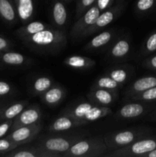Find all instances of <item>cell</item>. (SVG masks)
Returning <instances> with one entry per match:
<instances>
[{"instance_id": "obj_1", "label": "cell", "mask_w": 156, "mask_h": 157, "mask_svg": "<svg viewBox=\"0 0 156 157\" xmlns=\"http://www.w3.org/2000/svg\"><path fill=\"white\" fill-rule=\"evenodd\" d=\"M23 43L31 50L41 53H57L67 44V35L64 29L50 27L25 39Z\"/></svg>"}, {"instance_id": "obj_2", "label": "cell", "mask_w": 156, "mask_h": 157, "mask_svg": "<svg viewBox=\"0 0 156 157\" xmlns=\"http://www.w3.org/2000/svg\"><path fill=\"white\" fill-rule=\"evenodd\" d=\"M88 134L87 130L68 132L66 134L38 135L36 138L37 145L53 153L62 154L67 151L75 143ZM62 157V156H61Z\"/></svg>"}, {"instance_id": "obj_3", "label": "cell", "mask_w": 156, "mask_h": 157, "mask_svg": "<svg viewBox=\"0 0 156 157\" xmlns=\"http://www.w3.org/2000/svg\"><path fill=\"white\" fill-rule=\"evenodd\" d=\"M109 152L104 140V136L82 138L75 143L67 151L61 154L62 157H102Z\"/></svg>"}, {"instance_id": "obj_4", "label": "cell", "mask_w": 156, "mask_h": 157, "mask_svg": "<svg viewBox=\"0 0 156 157\" xmlns=\"http://www.w3.org/2000/svg\"><path fill=\"white\" fill-rule=\"evenodd\" d=\"M62 113L89 124L110 116L113 114V110L110 107L99 106L90 101H84L66 107L63 110Z\"/></svg>"}, {"instance_id": "obj_5", "label": "cell", "mask_w": 156, "mask_h": 157, "mask_svg": "<svg viewBox=\"0 0 156 157\" xmlns=\"http://www.w3.org/2000/svg\"><path fill=\"white\" fill-rule=\"evenodd\" d=\"M150 133L151 129L148 127H136L111 132L103 136L109 151H110L130 145L142 138L148 136Z\"/></svg>"}, {"instance_id": "obj_6", "label": "cell", "mask_w": 156, "mask_h": 157, "mask_svg": "<svg viewBox=\"0 0 156 157\" xmlns=\"http://www.w3.org/2000/svg\"><path fill=\"white\" fill-rule=\"evenodd\" d=\"M155 149L156 136H145L130 145L110 150L104 157H143L145 154Z\"/></svg>"}, {"instance_id": "obj_7", "label": "cell", "mask_w": 156, "mask_h": 157, "mask_svg": "<svg viewBox=\"0 0 156 157\" xmlns=\"http://www.w3.org/2000/svg\"><path fill=\"white\" fill-rule=\"evenodd\" d=\"M125 8V2L115 3L110 8L100 12L98 18H96L94 24L89 29H87L83 35V38H86L90 35L102 31L112 22L117 19L124 12Z\"/></svg>"}, {"instance_id": "obj_8", "label": "cell", "mask_w": 156, "mask_h": 157, "mask_svg": "<svg viewBox=\"0 0 156 157\" xmlns=\"http://www.w3.org/2000/svg\"><path fill=\"white\" fill-rule=\"evenodd\" d=\"M132 54L131 40L127 36H119L107 48L106 61L119 64L127 61Z\"/></svg>"}, {"instance_id": "obj_9", "label": "cell", "mask_w": 156, "mask_h": 157, "mask_svg": "<svg viewBox=\"0 0 156 157\" xmlns=\"http://www.w3.org/2000/svg\"><path fill=\"white\" fill-rule=\"evenodd\" d=\"M121 107L114 117L117 120H132L136 119L146 114L148 112L154 109V106L150 102L132 101Z\"/></svg>"}, {"instance_id": "obj_10", "label": "cell", "mask_w": 156, "mask_h": 157, "mask_svg": "<svg viewBox=\"0 0 156 157\" xmlns=\"http://www.w3.org/2000/svg\"><path fill=\"white\" fill-rule=\"evenodd\" d=\"M100 12L97 6L94 4L85 13L77 18V21L74 23L70 32L72 39L79 40L82 38L84 32L94 24Z\"/></svg>"}, {"instance_id": "obj_11", "label": "cell", "mask_w": 156, "mask_h": 157, "mask_svg": "<svg viewBox=\"0 0 156 157\" xmlns=\"http://www.w3.org/2000/svg\"><path fill=\"white\" fill-rule=\"evenodd\" d=\"M42 129L43 124L41 122L33 125L23 126L12 130L6 138L21 145H24L35 140Z\"/></svg>"}, {"instance_id": "obj_12", "label": "cell", "mask_w": 156, "mask_h": 157, "mask_svg": "<svg viewBox=\"0 0 156 157\" xmlns=\"http://www.w3.org/2000/svg\"><path fill=\"white\" fill-rule=\"evenodd\" d=\"M42 112L41 107L38 104H28L12 122L11 130H14L16 128L23 126H29L41 122Z\"/></svg>"}, {"instance_id": "obj_13", "label": "cell", "mask_w": 156, "mask_h": 157, "mask_svg": "<svg viewBox=\"0 0 156 157\" xmlns=\"http://www.w3.org/2000/svg\"><path fill=\"white\" fill-rule=\"evenodd\" d=\"M30 144L20 146L12 151L8 152L6 156L9 157H61V154L45 150L36 144Z\"/></svg>"}, {"instance_id": "obj_14", "label": "cell", "mask_w": 156, "mask_h": 157, "mask_svg": "<svg viewBox=\"0 0 156 157\" xmlns=\"http://www.w3.org/2000/svg\"><path fill=\"white\" fill-rule=\"evenodd\" d=\"M117 37V31L115 29L103 30L90 39V41H89L84 47V50L87 52L102 50L106 48H108Z\"/></svg>"}, {"instance_id": "obj_15", "label": "cell", "mask_w": 156, "mask_h": 157, "mask_svg": "<svg viewBox=\"0 0 156 157\" xmlns=\"http://www.w3.org/2000/svg\"><path fill=\"white\" fill-rule=\"evenodd\" d=\"M87 123L78 120L76 118L70 117L67 114H63L54 120L48 126V130L50 133H63L69 131L75 128H78L82 126L87 125Z\"/></svg>"}, {"instance_id": "obj_16", "label": "cell", "mask_w": 156, "mask_h": 157, "mask_svg": "<svg viewBox=\"0 0 156 157\" xmlns=\"http://www.w3.org/2000/svg\"><path fill=\"white\" fill-rule=\"evenodd\" d=\"M118 98V92L99 87H91L87 94L89 101L99 106L110 107L116 102Z\"/></svg>"}, {"instance_id": "obj_17", "label": "cell", "mask_w": 156, "mask_h": 157, "mask_svg": "<svg viewBox=\"0 0 156 157\" xmlns=\"http://www.w3.org/2000/svg\"><path fill=\"white\" fill-rule=\"evenodd\" d=\"M50 18L54 27L64 29L67 23L68 13L64 0H50Z\"/></svg>"}, {"instance_id": "obj_18", "label": "cell", "mask_w": 156, "mask_h": 157, "mask_svg": "<svg viewBox=\"0 0 156 157\" xmlns=\"http://www.w3.org/2000/svg\"><path fill=\"white\" fill-rule=\"evenodd\" d=\"M134 72L135 69L131 64H118L109 68L104 74L122 87L131 79Z\"/></svg>"}, {"instance_id": "obj_19", "label": "cell", "mask_w": 156, "mask_h": 157, "mask_svg": "<svg viewBox=\"0 0 156 157\" xmlns=\"http://www.w3.org/2000/svg\"><path fill=\"white\" fill-rule=\"evenodd\" d=\"M66 89L61 84H54L41 95V100L44 104L49 107H55L58 105L65 98Z\"/></svg>"}, {"instance_id": "obj_20", "label": "cell", "mask_w": 156, "mask_h": 157, "mask_svg": "<svg viewBox=\"0 0 156 157\" xmlns=\"http://www.w3.org/2000/svg\"><path fill=\"white\" fill-rule=\"evenodd\" d=\"M156 86V75L142 77L133 81L125 90V97L128 99L130 97L146 90Z\"/></svg>"}, {"instance_id": "obj_21", "label": "cell", "mask_w": 156, "mask_h": 157, "mask_svg": "<svg viewBox=\"0 0 156 157\" xmlns=\"http://www.w3.org/2000/svg\"><path fill=\"white\" fill-rule=\"evenodd\" d=\"M18 19L22 24L33 20L35 13L34 0H14Z\"/></svg>"}, {"instance_id": "obj_22", "label": "cell", "mask_w": 156, "mask_h": 157, "mask_svg": "<svg viewBox=\"0 0 156 157\" xmlns=\"http://www.w3.org/2000/svg\"><path fill=\"white\" fill-rule=\"evenodd\" d=\"M63 64L67 67L76 71H86L96 65V61L91 58L82 55H70L63 61Z\"/></svg>"}, {"instance_id": "obj_23", "label": "cell", "mask_w": 156, "mask_h": 157, "mask_svg": "<svg viewBox=\"0 0 156 157\" xmlns=\"http://www.w3.org/2000/svg\"><path fill=\"white\" fill-rule=\"evenodd\" d=\"M0 61L5 65L10 67H24L30 66L33 63L32 58L25 56L20 52L6 51L0 56Z\"/></svg>"}, {"instance_id": "obj_24", "label": "cell", "mask_w": 156, "mask_h": 157, "mask_svg": "<svg viewBox=\"0 0 156 157\" xmlns=\"http://www.w3.org/2000/svg\"><path fill=\"white\" fill-rule=\"evenodd\" d=\"M51 27V25L41 21H32L21 26L15 32L17 36L22 41L41 31Z\"/></svg>"}, {"instance_id": "obj_25", "label": "cell", "mask_w": 156, "mask_h": 157, "mask_svg": "<svg viewBox=\"0 0 156 157\" xmlns=\"http://www.w3.org/2000/svg\"><path fill=\"white\" fill-rule=\"evenodd\" d=\"M0 16L9 24L16 23L18 17L14 0H0Z\"/></svg>"}, {"instance_id": "obj_26", "label": "cell", "mask_w": 156, "mask_h": 157, "mask_svg": "<svg viewBox=\"0 0 156 157\" xmlns=\"http://www.w3.org/2000/svg\"><path fill=\"white\" fill-rule=\"evenodd\" d=\"M54 81L47 75H41L32 81L30 85V92L35 96H41L54 84Z\"/></svg>"}, {"instance_id": "obj_27", "label": "cell", "mask_w": 156, "mask_h": 157, "mask_svg": "<svg viewBox=\"0 0 156 157\" xmlns=\"http://www.w3.org/2000/svg\"><path fill=\"white\" fill-rule=\"evenodd\" d=\"M28 101H21L11 104L9 107L2 110L0 114V118L4 121H11L14 120L28 105Z\"/></svg>"}, {"instance_id": "obj_28", "label": "cell", "mask_w": 156, "mask_h": 157, "mask_svg": "<svg viewBox=\"0 0 156 157\" xmlns=\"http://www.w3.org/2000/svg\"><path fill=\"white\" fill-rule=\"evenodd\" d=\"M91 87H99V88H104L115 92H118L119 89L122 87V86L104 74L95 80Z\"/></svg>"}, {"instance_id": "obj_29", "label": "cell", "mask_w": 156, "mask_h": 157, "mask_svg": "<svg viewBox=\"0 0 156 157\" xmlns=\"http://www.w3.org/2000/svg\"><path fill=\"white\" fill-rule=\"evenodd\" d=\"M156 52V31L151 32L143 42L141 48L142 56H148Z\"/></svg>"}, {"instance_id": "obj_30", "label": "cell", "mask_w": 156, "mask_h": 157, "mask_svg": "<svg viewBox=\"0 0 156 157\" xmlns=\"http://www.w3.org/2000/svg\"><path fill=\"white\" fill-rule=\"evenodd\" d=\"M156 6V0H137L135 4V12L142 15L152 10Z\"/></svg>"}, {"instance_id": "obj_31", "label": "cell", "mask_w": 156, "mask_h": 157, "mask_svg": "<svg viewBox=\"0 0 156 157\" xmlns=\"http://www.w3.org/2000/svg\"><path fill=\"white\" fill-rule=\"evenodd\" d=\"M131 101H145V102H152L156 101V86L146 90L140 92L133 95L128 98Z\"/></svg>"}, {"instance_id": "obj_32", "label": "cell", "mask_w": 156, "mask_h": 157, "mask_svg": "<svg viewBox=\"0 0 156 157\" xmlns=\"http://www.w3.org/2000/svg\"><path fill=\"white\" fill-rule=\"evenodd\" d=\"M96 1V0H77L75 9V18H79L95 4Z\"/></svg>"}, {"instance_id": "obj_33", "label": "cell", "mask_w": 156, "mask_h": 157, "mask_svg": "<svg viewBox=\"0 0 156 157\" xmlns=\"http://www.w3.org/2000/svg\"><path fill=\"white\" fill-rule=\"evenodd\" d=\"M21 146V144L15 143L11 140L7 139H0V152H10L14 149Z\"/></svg>"}, {"instance_id": "obj_34", "label": "cell", "mask_w": 156, "mask_h": 157, "mask_svg": "<svg viewBox=\"0 0 156 157\" xmlns=\"http://www.w3.org/2000/svg\"><path fill=\"white\" fill-rule=\"evenodd\" d=\"M12 87L9 83L4 81H0V97L9 95L12 92Z\"/></svg>"}, {"instance_id": "obj_35", "label": "cell", "mask_w": 156, "mask_h": 157, "mask_svg": "<svg viewBox=\"0 0 156 157\" xmlns=\"http://www.w3.org/2000/svg\"><path fill=\"white\" fill-rule=\"evenodd\" d=\"M116 0H96L95 4L97 6L100 12L106 10L107 9L111 7L115 3Z\"/></svg>"}, {"instance_id": "obj_36", "label": "cell", "mask_w": 156, "mask_h": 157, "mask_svg": "<svg viewBox=\"0 0 156 157\" xmlns=\"http://www.w3.org/2000/svg\"><path fill=\"white\" fill-rule=\"evenodd\" d=\"M142 65L148 69L156 71V55H152L144 60Z\"/></svg>"}, {"instance_id": "obj_37", "label": "cell", "mask_w": 156, "mask_h": 157, "mask_svg": "<svg viewBox=\"0 0 156 157\" xmlns=\"http://www.w3.org/2000/svg\"><path fill=\"white\" fill-rule=\"evenodd\" d=\"M12 122H13V121L11 120V121H5L2 124H0V138L4 136L9 132V130L12 127Z\"/></svg>"}, {"instance_id": "obj_38", "label": "cell", "mask_w": 156, "mask_h": 157, "mask_svg": "<svg viewBox=\"0 0 156 157\" xmlns=\"http://www.w3.org/2000/svg\"><path fill=\"white\" fill-rule=\"evenodd\" d=\"M11 43L6 38L0 36V52H6L10 48Z\"/></svg>"}, {"instance_id": "obj_39", "label": "cell", "mask_w": 156, "mask_h": 157, "mask_svg": "<svg viewBox=\"0 0 156 157\" xmlns=\"http://www.w3.org/2000/svg\"><path fill=\"white\" fill-rule=\"evenodd\" d=\"M143 157H156V149L145 154Z\"/></svg>"}, {"instance_id": "obj_40", "label": "cell", "mask_w": 156, "mask_h": 157, "mask_svg": "<svg viewBox=\"0 0 156 157\" xmlns=\"http://www.w3.org/2000/svg\"><path fill=\"white\" fill-rule=\"evenodd\" d=\"M150 118H151V120H152V121H156V110H153V111L151 112V113L150 114Z\"/></svg>"}, {"instance_id": "obj_41", "label": "cell", "mask_w": 156, "mask_h": 157, "mask_svg": "<svg viewBox=\"0 0 156 157\" xmlns=\"http://www.w3.org/2000/svg\"><path fill=\"white\" fill-rule=\"evenodd\" d=\"M125 2V0H116L115 3H119V2Z\"/></svg>"}, {"instance_id": "obj_42", "label": "cell", "mask_w": 156, "mask_h": 157, "mask_svg": "<svg viewBox=\"0 0 156 157\" xmlns=\"http://www.w3.org/2000/svg\"><path fill=\"white\" fill-rule=\"evenodd\" d=\"M64 1L65 2V3H70L72 0H64Z\"/></svg>"}]
</instances>
